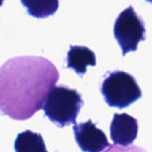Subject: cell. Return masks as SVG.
Returning a JSON list of instances; mask_svg holds the SVG:
<instances>
[{
	"label": "cell",
	"instance_id": "6da1fadb",
	"mask_svg": "<svg viewBox=\"0 0 152 152\" xmlns=\"http://www.w3.org/2000/svg\"><path fill=\"white\" fill-rule=\"evenodd\" d=\"M55 66L41 56H17L0 68V116L27 120L58 81Z\"/></svg>",
	"mask_w": 152,
	"mask_h": 152
},
{
	"label": "cell",
	"instance_id": "7a4b0ae2",
	"mask_svg": "<svg viewBox=\"0 0 152 152\" xmlns=\"http://www.w3.org/2000/svg\"><path fill=\"white\" fill-rule=\"evenodd\" d=\"M83 101L76 90L67 87H53L43 105L44 113L57 127L74 124Z\"/></svg>",
	"mask_w": 152,
	"mask_h": 152
},
{
	"label": "cell",
	"instance_id": "3957f363",
	"mask_svg": "<svg viewBox=\"0 0 152 152\" xmlns=\"http://www.w3.org/2000/svg\"><path fill=\"white\" fill-rule=\"evenodd\" d=\"M101 93L108 105L119 108L127 107L142 96L135 79L124 71L108 73L102 83Z\"/></svg>",
	"mask_w": 152,
	"mask_h": 152
},
{
	"label": "cell",
	"instance_id": "277c9868",
	"mask_svg": "<svg viewBox=\"0 0 152 152\" xmlns=\"http://www.w3.org/2000/svg\"><path fill=\"white\" fill-rule=\"evenodd\" d=\"M146 29L144 22L132 7H128L118 16L114 26V36L122 49V54L135 51L141 41H144Z\"/></svg>",
	"mask_w": 152,
	"mask_h": 152
},
{
	"label": "cell",
	"instance_id": "5b68a950",
	"mask_svg": "<svg viewBox=\"0 0 152 152\" xmlns=\"http://www.w3.org/2000/svg\"><path fill=\"white\" fill-rule=\"evenodd\" d=\"M76 143L85 152H100L110 147L106 135L91 120L73 127Z\"/></svg>",
	"mask_w": 152,
	"mask_h": 152
},
{
	"label": "cell",
	"instance_id": "8992f818",
	"mask_svg": "<svg viewBox=\"0 0 152 152\" xmlns=\"http://www.w3.org/2000/svg\"><path fill=\"white\" fill-rule=\"evenodd\" d=\"M137 121L127 114H115L110 124V137L115 145L127 146L133 143L137 135Z\"/></svg>",
	"mask_w": 152,
	"mask_h": 152
},
{
	"label": "cell",
	"instance_id": "52a82bcc",
	"mask_svg": "<svg viewBox=\"0 0 152 152\" xmlns=\"http://www.w3.org/2000/svg\"><path fill=\"white\" fill-rule=\"evenodd\" d=\"M96 65V55L91 49L83 46H71L67 55V66L79 75L87 72L89 66Z\"/></svg>",
	"mask_w": 152,
	"mask_h": 152
},
{
	"label": "cell",
	"instance_id": "ba28073f",
	"mask_svg": "<svg viewBox=\"0 0 152 152\" xmlns=\"http://www.w3.org/2000/svg\"><path fill=\"white\" fill-rule=\"evenodd\" d=\"M30 16L38 19L52 16L58 10V0H21Z\"/></svg>",
	"mask_w": 152,
	"mask_h": 152
},
{
	"label": "cell",
	"instance_id": "9c48e42d",
	"mask_svg": "<svg viewBox=\"0 0 152 152\" xmlns=\"http://www.w3.org/2000/svg\"><path fill=\"white\" fill-rule=\"evenodd\" d=\"M15 150L17 152L30 151H46L44 140L39 133H34L30 130L19 133L15 141Z\"/></svg>",
	"mask_w": 152,
	"mask_h": 152
},
{
	"label": "cell",
	"instance_id": "30bf717a",
	"mask_svg": "<svg viewBox=\"0 0 152 152\" xmlns=\"http://www.w3.org/2000/svg\"><path fill=\"white\" fill-rule=\"evenodd\" d=\"M3 1H4V0H0V7H1V5H2Z\"/></svg>",
	"mask_w": 152,
	"mask_h": 152
},
{
	"label": "cell",
	"instance_id": "8fae6325",
	"mask_svg": "<svg viewBox=\"0 0 152 152\" xmlns=\"http://www.w3.org/2000/svg\"><path fill=\"white\" fill-rule=\"evenodd\" d=\"M146 1H147V2H151L152 3V0H146Z\"/></svg>",
	"mask_w": 152,
	"mask_h": 152
}]
</instances>
